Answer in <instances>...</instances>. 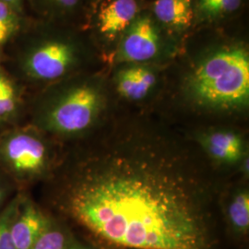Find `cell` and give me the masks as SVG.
<instances>
[{"mask_svg":"<svg viewBox=\"0 0 249 249\" xmlns=\"http://www.w3.org/2000/svg\"><path fill=\"white\" fill-rule=\"evenodd\" d=\"M59 207L99 240L125 249H213L208 181L163 138L126 133L63 180Z\"/></svg>","mask_w":249,"mask_h":249,"instance_id":"1","label":"cell"},{"mask_svg":"<svg viewBox=\"0 0 249 249\" xmlns=\"http://www.w3.org/2000/svg\"><path fill=\"white\" fill-rule=\"evenodd\" d=\"M188 98L197 107L232 111L249 102V53L238 45L218 47L196 63L185 80Z\"/></svg>","mask_w":249,"mask_h":249,"instance_id":"2","label":"cell"},{"mask_svg":"<svg viewBox=\"0 0 249 249\" xmlns=\"http://www.w3.org/2000/svg\"><path fill=\"white\" fill-rule=\"evenodd\" d=\"M11 63L21 80L50 83L67 78L83 58L80 41L70 34L23 25L10 42ZM9 43V44H10Z\"/></svg>","mask_w":249,"mask_h":249,"instance_id":"3","label":"cell"},{"mask_svg":"<svg viewBox=\"0 0 249 249\" xmlns=\"http://www.w3.org/2000/svg\"><path fill=\"white\" fill-rule=\"evenodd\" d=\"M104 94L94 80H70L36 102L34 124L61 136H74L89 128L104 108Z\"/></svg>","mask_w":249,"mask_h":249,"instance_id":"4","label":"cell"},{"mask_svg":"<svg viewBox=\"0 0 249 249\" xmlns=\"http://www.w3.org/2000/svg\"><path fill=\"white\" fill-rule=\"evenodd\" d=\"M38 132L34 126H20L0 135V170L14 184H30L49 169V148Z\"/></svg>","mask_w":249,"mask_h":249,"instance_id":"5","label":"cell"},{"mask_svg":"<svg viewBox=\"0 0 249 249\" xmlns=\"http://www.w3.org/2000/svg\"><path fill=\"white\" fill-rule=\"evenodd\" d=\"M161 36L154 20L147 15L137 16L121 39L117 59L140 64L155 58L161 49Z\"/></svg>","mask_w":249,"mask_h":249,"instance_id":"6","label":"cell"},{"mask_svg":"<svg viewBox=\"0 0 249 249\" xmlns=\"http://www.w3.org/2000/svg\"><path fill=\"white\" fill-rule=\"evenodd\" d=\"M50 223L45 214L21 196L11 225L12 240L17 249H31Z\"/></svg>","mask_w":249,"mask_h":249,"instance_id":"7","label":"cell"},{"mask_svg":"<svg viewBox=\"0 0 249 249\" xmlns=\"http://www.w3.org/2000/svg\"><path fill=\"white\" fill-rule=\"evenodd\" d=\"M137 0H111L103 4L98 12L99 32L108 40L123 35L137 18Z\"/></svg>","mask_w":249,"mask_h":249,"instance_id":"8","label":"cell"},{"mask_svg":"<svg viewBox=\"0 0 249 249\" xmlns=\"http://www.w3.org/2000/svg\"><path fill=\"white\" fill-rule=\"evenodd\" d=\"M155 72L148 67L131 64L117 72L116 87L118 93L127 100L145 98L156 84Z\"/></svg>","mask_w":249,"mask_h":249,"instance_id":"9","label":"cell"},{"mask_svg":"<svg viewBox=\"0 0 249 249\" xmlns=\"http://www.w3.org/2000/svg\"><path fill=\"white\" fill-rule=\"evenodd\" d=\"M203 146L209 155L223 163H233L240 160L243 143L237 134L231 131H216L206 136Z\"/></svg>","mask_w":249,"mask_h":249,"instance_id":"10","label":"cell"},{"mask_svg":"<svg viewBox=\"0 0 249 249\" xmlns=\"http://www.w3.org/2000/svg\"><path fill=\"white\" fill-rule=\"evenodd\" d=\"M22 107V88L0 66V123L7 125L14 121Z\"/></svg>","mask_w":249,"mask_h":249,"instance_id":"11","label":"cell"},{"mask_svg":"<svg viewBox=\"0 0 249 249\" xmlns=\"http://www.w3.org/2000/svg\"><path fill=\"white\" fill-rule=\"evenodd\" d=\"M153 12L161 23L176 29L190 26L194 17L192 0H156Z\"/></svg>","mask_w":249,"mask_h":249,"instance_id":"12","label":"cell"},{"mask_svg":"<svg viewBox=\"0 0 249 249\" xmlns=\"http://www.w3.org/2000/svg\"><path fill=\"white\" fill-rule=\"evenodd\" d=\"M24 25L23 16L0 0V48L9 44Z\"/></svg>","mask_w":249,"mask_h":249,"instance_id":"13","label":"cell"},{"mask_svg":"<svg viewBox=\"0 0 249 249\" xmlns=\"http://www.w3.org/2000/svg\"><path fill=\"white\" fill-rule=\"evenodd\" d=\"M242 0H196L198 15L205 19L223 18L240 8Z\"/></svg>","mask_w":249,"mask_h":249,"instance_id":"14","label":"cell"},{"mask_svg":"<svg viewBox=\"0 0 249 249\" xmlns=\"http://www.w3.org/2000/svg\"><path fill=\"white\" fill-rule=\"evenodd\" d=\"M228 215L233 228L245 233L249 227V195L248 192L237 194L231 200Z\"/></svg>","mask_w":249,"mask_h":249,"instance_id":"15","label":"cell"},{"mask_svg":"<svg viewBox=\"0 0 249 249\" xmlns=\"http://www.w3.org/2000/svg\"><path fill=\"white\" fill-rule=\"evenodd\" d=\"M21 195H17L0 212V249H17L11 235V225L16 215Z\"/></svg>","mask_w":249,"mask_h":249,"instance_id":"16","label":"cell"},{"mask_svg":"<svg viewBox=\"0 0 249 249\" xmlns=\"http://www.w3.org/2000/svg\"><path fill=\"white\" fill-rule=\"evenodd\" d=\"M34 9L50 17H61L73 13L80 0H28Z\"/></svg>","mask_w":249,"mask_h":249,"instance_id":"17","label":"cell"},{"mask_svg":"<svg viewBox=\"0 0 249 249\" xmlns=\"http://www.w3.org/2000/svg\"><path fill=\"white\" fill-rule=\"evenodd\" d=\"M67 237L60 229L51 224L36 241L31 249H66Z\"/></svg>","mask_w":249,"mask_h":249,"instance_id":"18","label":"cell"},{"mask_svg":"<svg viewBox=\"0 0 249 249\" xmlns=\"http://www.w3.org/2000/svg\"><path fill=\"white\" fill-rule=\"evenodd\" d=\"M13 186L14 183L0 170V209L6 204Z\"/></svg>","mask_w":249,"mask_h":249,"instance_id":"19","label":"cell"},{"mask_svg":"<svg viewBox=\"0 0 249 249\" xmlns=\"http://www.w3.org/2000/svg\"><path fill=\"white\" fill-rule=\"evenodd\" d=\"M3 1L8 3L9 6H11L20 15L23 16L24 7H25V1L26 0H3Z\"/></svg>","mask_w":249,"mask_h":249,"instance_id":"20","label":"cell"},{"mask_svg":"<svg viewBox=\"0 0 249 249\" xmlns=\"http://www.w3.org/2000/svg\"><path fill=\"white\" fill-rule=\"evenodd\" d=\"M6 126H7V125H5V124H1V123H0V135H1V133H2L5 129H6Z\"/></svg>","mask_w":249,"mask_h":249,"instance_id":"21","label":"cell"},{"mask_svg":"<svg viewBox=\"0 0 249 249\" xmlns=\"http://www.w3.org/2000/svg\"><path fill=\"white\" fill-rule=\"evenodd\" d=\"M2 60H3V48H0V66H1Z\"/></svg>","mask_w":249,"mask_h":249,"instance_id":"22","label":"cell"},{"mask_svg":"<svg viewBox=\"0 0 249 249\" xmlns=\"http://www.w3.org/2000/svg\"><path fill=\"white\" fill-rule=\"evenodd\" d=\"M82 249V248H74V249Z\"/></svg>","mask_w":249,"mask_h":249,"instance_id":"23","label":"cell"}]
</instances>
